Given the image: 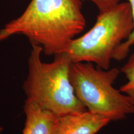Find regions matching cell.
<instances>
[{
	"instance_id": "cell-7",
	"label": "cell",
	"mask_w": 134,
	"mask_h": 134,
	"mask_svg": "<svg viewBox=\"0 0 134 134\" xmlns=\"http://www.w3.org/2000/svg\"><path fill=\"white\" fill-rule=\"evenodd\" d=\"M120 71L125 75L127 81L120 86V91L130 97L134 103V53L123 65Z\"/></svg>"
},
{
	"instance_id": "cell-10",
	"label": "cell",
	"mask_w": 134,
	"mask_h": 134,
	"mask_svg": "<svg viewBox=\"0 0 134 134\" xmlns=\"http://www.w3.org/2000/svg\"><path fill=\"white\" fill-rule=\"evenodd\" d=\"M8 37H9V36H8V34H6L4 32L1 30L0 31V42L4 41V40L7 38Z\"/></svg>"
},
{
	"instance_id": "cell-5",
	"label": "cell",
	"mask_w": 134,
	"mask_h": 134,
	"mask_svg": "<svg viewBox=\"0 0 134 134\" xmlns=\"http://www.w3.org/2000/svg\"><path fill=\"white\" fill-rule=\"evenodd\" d=\"M110 122L88 110L58 117L55 134H96Z\"/></svg>"
},
{
	"instance_id": "cell-3",
	"label": "cell",
	"mask_w": 134,
	"mask_h": 134,
	"mask_svg": "<svg viewBox=\"0 0 134 134\" xmlns=\"http://www.w3.org/2000/svg\"><path fill=\"white\" fill-rule=\"evenodd\" d=\"M133 29L129 3H120L99 13L93 27L73 39L65 52L73 62H90L103 69H109L115 52L129 38Z\"/></svg>"
},
{
	"instance_id": "cell-2",
	"label": "cell",
	"mask_w": 134,
	"mask_h": 134,
	"mask_svg": "<svg viewBox=\"0 0 134 134\" xmlns=\"http://www.w3.org/2000/svg\"><path fill=\"white\" fill-rule=\"evenodd\" d=\"M31 45L27 76L23 83L26 100L34 102L43 109L59 117L86 110L70 81L73 62L68 53H57L53 62L45 63L41 58L42 47Z\"/></svg>"
},
{
	"instance_id": "cell-1",
	"label": "cell",
	"mask_w": 134,
	"mask_h": 134,
	"mask_svg": "<svg viewBox=\"0 0 134 134\" xmlns=\"http://www.w3.org/2000/svg\"><path fill=\"white\" fill-rule=\"evenodd\" d=\"M81 0H31L19 18L5 25L9 36L24 35L48 56L63 52L83 31L86 20Z\"/></svg>"
},
{
	"instance_id": "cell-8",
	"label": "cell",
	"mask_w": 134,
	"mask_h": 134,
	"mask_svg": "<svg viewBox=\"0 0 134 134\" xmlns=\"http://www.w3.org/2000/svg\"><path fill=\"white\" fill-rule=\"evenodd\" d=\"M131 7L132 17L133 21V29L130 36L126 41H125L120 45L114 55V60L117 61H121L126 57L129 52L130 48L134 45V0H128Z\"/></svg>"
},
{
	"instance_id": "cell-9",
	"label": "cell",
	"mask_w": 134,
	"mask_h": 134,
	"mask_svg": "<svg viewBox=\"0 0 134 134\" xmlns=\"http://www.w3.org/2000/svg\"><path fill=\"white\" fill-rule=\"evenodd\" d=\"M81 1H91L97 6L99 13H101L114 7L119 3H120V0H81Z\"/></svg>"
},
{
	"instance_id": "cell-4",
	"label": "cell",
	"mask_w": 134,
	"mask_h": 134,
	"mask_svg": "<svg viewBox=\"0 0 134 134\" xmlns=\"http://www.w3.org/2000/svg\"><path fill=\"white\" fill-rule=\"evenodd\" d=\"M120 72L117 68L105 70L93 63L72 62L70 78L77 98L86 110L117 121L134 114L130 97L113 86Z\"/></svg>"
},
{
	"instance_id": "cell-11",
	"label": "cell",
	"mask_w": 134,
	"mask_h": 134,
	"mask_svg": "<svg viewBox=\"0 0 134 134\" xmlns=\"http://www.w3.org/2000/svg\"><path fill=\"white\" fill-rule=\"evenodd\" d=\"M3 130V128L2 127L0 126V134H2V132Z\"/></svg>"
},
{
	"instance_id": "cell-6",
	"label": "cell",
	"mask_w": 134,
	"mask_h": 134,
	"mask_svg": "<svg viewBox=\"0 0 134 134\" xmlns=\"http://www.w3.org/2000/svg\"><path fill=\"white\" fill-rule=\"evenodd\" d=\"M24 112L26 122L23 134H55L59 116L28 100L25 101Z\"/></svg>"
}]
</instances>
